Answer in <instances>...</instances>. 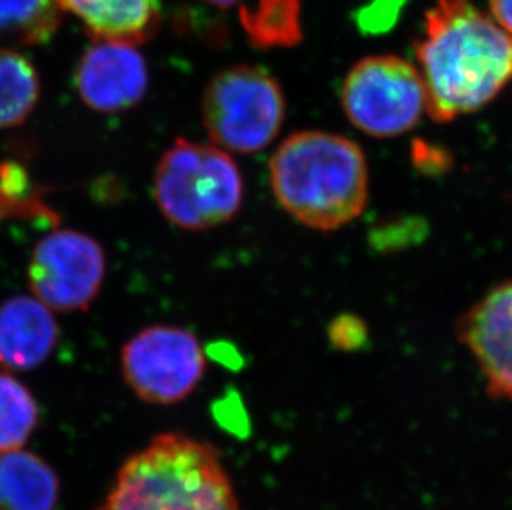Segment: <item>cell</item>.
<instances>
[{
	"label": "cell",
	"instance_id": "obj_21",
	"mask_svg": "<svg viewBox=\"0 0 512 510\" xmlns=\"http://www.w3.org/2000/svg\"><path fill=\"white\" fill-rule=\"evenodd\" d=\"M206 4L218 5V7H231V5L241 2V0H203Z\"/></svg>",
	"mask_w": 512,
	"mask_h": 510
},
{
	"label": "cell",
	"instance_id": "obj_16",
	"mask_svg": "<svg viewBox=\"0 0 512 510\" xmlns=\"http://www.w3.org/2000/svg\"><path fill=\"white\" fill-rule=\"evenodd\" d=\"M57 0H0V35L20 44L49 42L60 24Z\"/></svg>",
	"mask_w": 512,
	"mask_h": 510
},
{
	"label": "cell",
	"instance_id": "obj_8",
	"mask_svg": "<svg viewBox=\"0 0 512 510\" xmlns=\"http://www.w3.org/2000/svg\"><path fill=\"white\" fill-rule=\"evenodd\" d=\"M105 267V252L93 237L70 229L50 232L30 257V290L50 310H85L100 294Z\"/></svg>",
	"mask_w": 512,
	"mask_h": 510
},
{
	"label": "cell",
	"instance_id": "obj_9",
	"mask_svg": "<svg viewBox=\"0 0 512 510\" xmlns=\"http://www.w3.org/2000/svg\"><path fill=\"white\" fill-rule=\"evenodd\" d=\"M468 348L496 398L512 401V280L489 290L458 323Z\"/></svg>",
	"mask_w": 512,
	"mask_h": 510
},
{
	"label": "cell",
	"instance_id": "obj_11",
	"mask_svg": "<svg viewBox=\"0 0 512 510\" xmlns=\"http://www.w3.org/2000/svg\"><path fill=\"white\" fill-rule=\"evenodd\" d=\"M58 327L40 300L17 295L0 305V366L34 370L54 352Z\"/></svg>",
	"mask_w": 512,
	"mask_h": 510
},
{
	"label": "cell",
	"instance_id": "obj_14",
	"mask_svg": "<svg viewBox=\"0 0 512 510\" xmlns=\"http://www.w3.org/2000/svg\"><path fill=\"white\" fill-rule=\"evenodd\" d=\"M39 97V75L29 58L0 49V130L24 123Z\"/></svg>",
	"mask_w": 512,
	"mask_h": 510
},
{
	"label": "cell",
	"instance_id": "obj_4",
	"mask_svg": "<svg viewBox=\"0 0 512 510\" xmlns=\"http://www.w3.org/2000/svg\"><path fill=\"white\" fill-rule=\"evenodd\" d=\"M153 193L173 226L206 231L236 217L244 203V179L228 151L176 140L156 166Z\"/></svg>",
	"mask_w": 512,
	"mask_h": 510
},
{
	"label": "cell",
	"instance_id": "obj_6",
	"mask_svg": "<svg viewBox=\"0 0 512 510\" xmlns=\"http://www.w3.org/2000/svg\"><path fill=\"white\" fill-rule=\"evenodd\" d=\"M343 113L373 138H397L426 113V92L415 63L398 55H373L355 63L340 90Z\"/></svg>",
	"mask_w": 512,
	"mask_h": 510
},
{
	"label": "cell",
	"instance_id": "obj_10",
	"mask_svg": "<svg viewBox=\"0 0 512 510\" xmlns=\"http://www.w3.org/2000/svg\"><path fill=\"white\" fill-rule=\"evenodd\" d=\"M75 88L85 105L102 113L128 110L148 88V67L135 45L98 42L78 62Z\"/></svg>",
	"mask_w": 512,
	"mask_h": 510
},
{
	"label": "cell",
	"instance_id": "obj_12",
	"mask_svg": "<svg viewBox=\"0 0 512 510\" xmlns=\"http://www.w3.org/2000/svg\"><path fill=\"white\" fill-rule=\"evenodd\" d=\"M57 4L77 15L100 42L143 44L161 20L160 0H57Z\"/></svg>",
	"mask_w": 512,
	"mask_h": 510
},
{
	"label": "cell",
	"instance_id": "obj_18",
	"mask_svg": "<svg viewBox=\"0 0 512 510\" xmlns=\"http://www.w3.org/2000/svg\"><path fill=\"white\" fill-rule=\"evenodd\" d=\"M40 212L52 214L32 194L29 176L19 164H0V222L14 216H39Z\"/></svg>",
	"mask_w": 512,
	"mask_h": 510
},
{
	"label": "cell",
	"instance_id": "obj_13",
	"mask_svg": "<svg viewBox=\"0 0 512 510\" xmlns=\"http://www.w3.org/2000/svg\"><path fill=\"white\" fill-rule=\"evenodd\" d=\"M60 484L44 459L22 449L0 454V510H55Z\"/></svg>",
	"mask_w": 512,
	"mask_h": 510
},
{
	"label": "cell",
	"instance_id": "obj_2",
	"mask_svg": "<svg viewBox=\"0 0 512 510\" xmlns=\"http://www.w3.org/2000/svg\"><path fill=\"white\" fill-rule=\"evenodd\" d=\"M269 171L279 206L314 231L342 229L367 206V158L345 136L297 131L277 148Z\"/></svg>",
	"mask_w": 512,
	"mask_h": 510
},
{
	"label": "cell",
	"instance_id": "obj_7",
	"mask_svg": "<svg viewBox=\"0 0 512 510\" xmlns=\"http://www.w3.org/2000/svg\"><path fill=\"white\" fill-rule=\"evenodd\" d=\"M206 370L203 347L186 328L153 325L121 350L125 381L141 400L174 405L191 395Z\"/></svg>",
	"mask_w": 512,
	"mask_h": 510
},
{
	"label": "cell",
	"instance_id": "obj_20",
	"mask_svg": "<svg viewBox=\"0 0 512 510\" xmlns=\"http://www.w3.org/2000/svg\"><path fill=\"white\" fill-rule=\"evenodd\" d=\"M489 15L512 35V0H488Z\"/></svg>",
	"mask_w": 512,
	"mask_h": 510
},
{
	"label": "cell",
	"instance_id": "obj_19",
	"mask_svg": "<svg viewBox=\"0 0 512 510\" xmlns=\"http://www.w3.org/2000/svg\"><path fill=\"white\" fill-rule=\"evenodd\" d=\"M367 338V330L355 317H342L330 327V340L335 347L357 348Z\"/></svg>",
	"mask_w": 512,
	"mask_h": 510
},
{
	"label": "cell",
	"instance_id": "obj_15",
	"mask_svg": "<svg viewBox=\"0 0 512 510\" xmlns=\"http://www.w3.org/2000/svg\"><path fill=\"white\" fill-rule=\"evenodd\" d=\"M300 20V0H259L256 7L241 10L242 27L262 49L299 44Z\"/></svg>",
	"mask_w": 512,
	"mask_h": 510
},
{
	"label": "cell",
	"instance_id": "obj_5",
	"mask_svg": "<svg viewBox=\"0 0 512 510\" xmlns=\"http://www.w3.org/2000/svg\"><path fill=\"white\" fill-rule=\"evenodd\" d=\"M285 95L271 73L239 65L218 73L203 98L204 128L211 145L252 154L276 140L285 121Z\"/></svg>",
	"mask_w": 512,
	"mask_h": 510
},
{
	"label": "cell",
	"instance_id": "obj_1",
	"mask_svg": "<svg viewBox=\"0 0 512 510\" xmlns=\"http://www.w3.org/2000/svg\"><path fill=\"white\" fill-rule=\"evenodd\" d=\"M415 52L436 123L481 110L512 83V35L471 0H436Z\"/></svg>",
	"mask_w": 512,
	"mask_h": 510
},
{
	"label": "cell",
	"instance_id": "obj_3",
	"mask_svg": "<svg viewBox=\"0 0 512 510\" xmlns=\"http://www.w3.org/2000/svg\"><path fill=\"white\" fill-rule=\"evenodd\" d=\"M97 510H239L213 446L161 434L125 462Z\"/></svg>",
	"mask_w": 512,
	"mask_h": 510
},
{
	"label": "cell",
	"instance_id": "obj_17",
	"mask_svg": "<svg viewBox=\"0 0 512 510\" xmlns=\"http://www.w3.org/2000/svg\"><path fill=\"white\" fill-rule=\"evenodd\" d=\"M37 421L34 396L14 376L0 373V454L22 449Z\"/></svg>",
	"mask_w": 512,
	"mask_h": 510
}]
</instances>
